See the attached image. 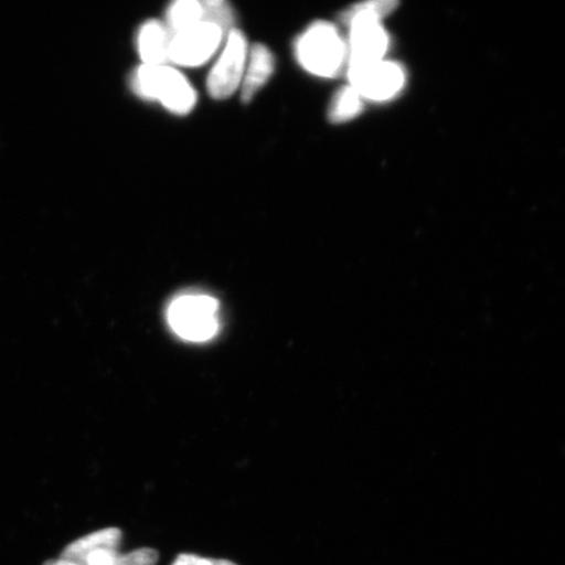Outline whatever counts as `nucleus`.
Instances as JSON below:
<instances>
[{
    "instance_id": "6",
    "label": "nucleus",
    "mask_w": 565,
    "mask_h": 565,
    "mask_svg": "<svg viewBox=\"0 0 565 565\" xmlns=\"http://www.w3.org/2000/svg\"><path fill=\"white\" fill-rule=\"evenodd\" d=\"M342 20L350 25L349 67L383 61L388 39L380 20L364 13L342 17Z\"/></svg>"
},
{
    "instance_id": "14",
    "label": "nucleus",
    "mask_w": 565,
    "mask_h": 565,
    "mask_svg": "<svg viewBox=\"0 0 565 565\" xmlns=\"http://www.w3.org/2000/svg\"><path fill=\"white\" fill-rule=\"evenodd\" d=\"M172 565H237L236 563L224 559H210L194 554H181L175 557Z\"/></svg>"
},
{
    "instance_id": "4",
    "label": "nucleus",
    "mask_w": 565,
    "mask_h": 565,
    "mask_svg": "<svg viewBox=\"0 0 565 565\" xmlns=\"http://www.w3.org/2000/svg\"><path fill=\"white\" fill-rule=\"evenodd\" d=\"M247 54H249V47L244 33L233 28L225 38L221 56L212 66L207 77V90L211 97L215 100H225L242 87Z\"/></svg>"
},
{
    "instance_id": "8",
    "label": "nucleus",
    "mask_w": 565,
    "mask_h": 565,
    "mask_svg": "<svg viewBox=\"0 0 565 565\" xmlns=\"http://www.w3.org/2000/svg\"><path fill=\"white\" fill-rule=\"evenodd\" d=\"M172 32L159 20H148L140 26L137 47L143 65L162 66L169 63Z\"/></svg>"
},
{
    "instance_id": "7",
    "label": "nucleus",
    "mask_w": 565,
    "mask_h": 565,
    "mask_svg": "<svg viewBox=\"0 0 565 565\" xmlns=\"http://www.w3.org/2000/svg\"><path fill=\"white\" fill-rule=\"evenodd\" d=\"M351 87L363 98L385 102L397 95L405 84L404 71L392 62L379 61L366 65L350 66Z\"/></svg>"
},
{
    "instance_id": "15",
    "label": "nucleus",
    "mask_w": 565,
    "mask_h": 565,
    "mask_svg": "<svg viewBox=\"0 0 565 565\" xmlns=\"http://www.w3.org/2000/svg\"><path fill=\"white\" fill-rule=\"evenodd\" d=\"M44 565H81V564L71 563V562L63 561V559H55V561H47L44 563Z\"/></svg>"
},
{
    "instance_id": "10",
    "label": "nucleus",
    "mask_w": 565,
    "mask_h": 565,
    "mask_svg": "<svg viewBox=\"0 0 565 565\" xmlns=\"http://www.w3.org/2000/svg\"><path fill=\"white\" fill-rule=\"evenodd\" d=\"M204 23L203 3L198 0H177L169 6L166 25L174 33Z\"/></svg>"
},
{
    "instance_id": "2",
    "label": "nucleus",
    "mask_w": 565,
    "mask_h": 565,
    "mask_svg": "<svg viewBox=\"0 0 565 565\" xmlns=\"http://www.w3.org/2000/svg\"><path fill=\"white\" fill-rule=\"evenodd\" d=\"M295 55L303 70L320 77H335L349 61L348 45L328 21H317L301 33Z\"/></svg>"
},
{
    "instance_id": "11",
    "label": "nucleus",
    "mask_w": 565,
    "mask_h": 565,
    "mask_svg": "<svg viewBox=\"0 0 565 565\" xmlns=\"http://www.w3.org/2000/svg\"><path fill=\"white\" fill-rule=\"evenodd\" d=\"M363 110V97L359 92L349 86L338 90L329 108V119L333 124L351 121Z\"/></svg>"
},
{
    "instance_id": "12",
    "label": "nucleus",
    "mask_w": 565,
    "mask_h": 565,
    "mask_svg": "<svg viewBox=\"0 0 565 565\" xmlns=\"http://www.w3.org/2000/svg\"><path fill=\"white\" fill-rule=\"evenodd\" d=\"M203 3L204 23L214 24L228 34L235 25V12L224 0H206Z\"/></svg>"
},
{
    "instance_id": "5",
    "label": "nucleus",
    "mask_w": 565,
    "mask_h": 565,
    "mask_svg": "<svg viewBox=\"0 0 565 565\" xmlns=\"http://www.w3.org/2000/svg\"><path fill=\"white\" fill-rule=\"evenodd\" d=\"M224 32L221 28L201 23L172 34L169 46V63L181 67L204 65L222 46Z\"/></svg>"
},
{
    "instance_id": "9",
    "label": "nucleus",
    "mask_w": 565,
    "mask_h": 565,
    "mask_svg": "<svg viewBox=\"0 0 565 565\" xmlns=\"http://www.w3.org/2000/svg\"><path fill=\"white\" fill-rule=\"evenodd\" d=\"M275 60L270 49L263 44L254 45L247 54L246 67L242 83L243 102L253 100L257 92L270 81L274 74Z\"/></svg>"
},
{
    "instance_id": "1",
    "label": "nucleus",
    "mask_w": 565,
    "mask_h": 565,
    "mask_svg": "<svg viewBox=\"0 0 565 565\" xmlns=\"http://www.w3.org/2000/svg\"><path fill=\"white\" fill-rule=\"evenodd\" d=\"M134 94L148 102H159L173 115L185 116L196 105V92L179 70L172 66L141 65L130 77Z\"/></svg>"
},
{
    "instance_id": "3",
    "label": "nucleus",
    "mask_w": 565,
    "mask_h": 565,
    "mask_svg": "<svg viewBox=\"0 0 565 565\" xmlns=\"http://www.w3.org/2000/svg\"><path fill=\"white\" fill-rule=\"evenodd\" d=\"M218 301L209 295L179 296L169 306L168 322L174 333L190 342H206L218 331Z\"/></svg>"
},
{
    "instance_id": "13",
    "label": "nucleus",
    "mask_w": 565,
    "mask_h": 565,
    "mask_svg": "<svg viewBox=\"0 0 565 565\" xmlns=\"http://www.w3.org/2000/svg\"><path fill=\"white\" fill-rule=\"evenodd\" d=\"M397 6V3L387 2V0H379V2L360 3L352 6L351 9L344 11L342 17L355 15V13H364V15H370L381 20L385 18L387 13H391Z\"/></svg>"
}]
</instances>
